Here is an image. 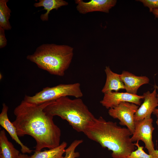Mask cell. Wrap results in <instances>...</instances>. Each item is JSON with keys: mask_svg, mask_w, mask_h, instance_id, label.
I'll return each mask as SVG.
<instances>
[{"mask_svg": "<svg viewBox=\"0 0 158 158\" xmlns=\"http://www.w3.org/2000/svg\"><path fill=\"white\" fill-rule=\"evenodd\" d=\"M52 101L37 104L23 100L14 109L16 119L12 123L18 135L33 138L36 142L35 151L52 149L60 144V129L54 123V116L44 111Z\"/></svg>", "mask_w": 158, "mask_h": 158, "instance_id": "cell-1", "label": "cell"}, {"mask_svg": "<svg viewBox=\"0 0 158 158\" xmlns=\"http://www.w3.org/2000/svg\"><path fill=\"white\" fill-rule=\"evenodd\" d=\"M83 133L102 147L112 151L113 158H124L136 147L131 140L132 134L127 128L118 126L116 122L107 121L102 116L90 122Z\"/></svg>", "mask_w": 158, "mask_h": 158, "instance_id": "cell-2", "label": "cell"}, {"mask_svg": "<svg viewBox=\"0 0 158 158\" xmlns=\"http://www.w3.org/2000/svg\"><path fill=\"white\" fill-rule=\"evenodd\" d=\"M73 51V48L68 45L44 44L38 47L26 58L50 74L62 77L69 67Z\"/></svg>", "mask_w": 158, "mask_h": 158, "instance_id": "cell-3", "label": "cell"}, {"mask_svg": "<svg viewBox=\"0 0 158 158\" xmlns=\"http://www.w3.org/2000/svg\"><path fill=\"white\" fill-rule=\"evenodd\" d=\"M47 114L66 120L76 131L84 133L95 117L80 98L63 97L53 101L44 109Z\"/></svg>", "mask_w": 158, "mask_h": 158, "instance_id": "cell-4", "label": "cell"}, {"mask_svg": "<svg viewBox=\"0 0 158 158\" xmlns=\"http://www.w3.org/2000/svg\"><path fill=\"white\" fill-rule=\"evenodd\" d=\"M68 96L76 98H80L83 96L79 83L61 84L53 87H47L33 96L25 95L23 100L30 103L39 104Z\"/></svg>", "mask_w": 158, "mask_h": 158, "instance_id": "cell-5", "label": "cell"}, {"mask_svg": "<svg viewBox=\"0 0 158 158\" xmlns=\"http://www.w3.org/2000/svg\"><path fill=\"white\" fill-rule=\"evenodd\" d=\"M139 107L135 104L124 102L109 109L108 112L111 117L118 120L121 125L126 126L133 134L135 127L134 116Z\"/></svg>", "mask_w": 158, "mask_h": 158, "instance_id": "cell-6", "label": "cell"}, {"mask_svg": "<svg viewBox=\"0 0 158 158\" xmlns=\"http://www.w3.org/2000/svg\"><path fill=\"white\" fill-rule=\"evenodd\" d=\"M151 117L135 121V130L131 137L132 142L141 140L145 144V148L151 155L155 150L152 140V133L154 128Z\"/></svg>", "mask_w": 158, "mask_h": 158, "instance_id": "cell-7", "label": "cell"}, {"mask_svg": "<svg viewBox=\"0 0 158 158\" xmlns=\"http://www.w3.org/2000/svg\"><path fill=\"white\" fill-rule=\"evenodd\" d=\"M103 98L100 102L102 105L107 109L113 108L124 102L133 103L138 106L141 105L143 95H138L127 92H111L104 94Z\"/></svg>", "mask_w": 158, "mask_h": 158, "instance_id": "cell-8", "label": "cell"}, {"mask_svg": "<svg viewBox=\"0 0 158 158\" xmlns=\"http://www.w3.org/2000/svg\"><path fill=\"white\" fill-rule=\"evenodd\" d=\"M116 0H92L85 2L82 0H75L76 9L81 14H85L94 11L108 13L117 3Z\"/></svg>", "mask_w": 158, "mask_h": 158, "instance_id": "cell-9", "label": "cell"}, {"mask_svg": "<svg viewBox=\"0 0 158 158\" xmlns=\"http://www.w3.org/2000/svg\"><path fill=\"white\" fill-rule=\"evenodd\" d=\"M157 95V89L155 88L152 92L148 91L143 94L144 101L135 114V121L151 117L152 114L157 107H158Z\"/></svg>", "mask_w": 158, "mask_h": 158, "instance_id": "cell-10", "label": "cell"}, {"mask_svg": "<svg viewBox=\"0 0 158 158\" xmlns=\"http://www.w3.org/2000/svg\"><path fill=\"white\" fill-rule=\"evenodd\" d=\"M123 83L126 92L136 95L139 88L142 85L149 83V79L146 76H137L126 71H123L119 74Z\"/></svg>", "mask_w": 158, "mask_h": 158, "instance_id": "cell-11", "label": "cell"}, {"mask_svg": "<svg viewBox=\"0 0 158 158\" xmlns=\"http://www.w3.org/2000/svg\"><path fill=\"white\" fill-rule=\"evenodd\" d=\"M8 109L7 105L3 103L1 111L0 114V125L7 131L12 138L20 146L22 153H31L32 150L24 145L19 139L15 127L8 118L7 114Z\"/></svg>", "mask_w": 158, "mask_h": 158, "instance_id": "cell-12", "label": "cell"}, {"mask_svg": "<svg viewBox=\"0 0 158 158\" xmlns=\"http://www.w3.org/2000/svg\"><path fill=\"white\" fill-rule=\"evenodd\" d=\"M106 75L105 84L102 92L104 93L118 91L121 89H125L123 83L121 80L119 74L113 72L109 66H106L104 69Z\"/></svg>", "mask_w": 158, "mask_h": 158, "instance_id": "cell-13", "label": "cell"}, {"mask_svg": "<svg viewBox=\"0 0 158 158\" xmlns=\"http://www.w3.org/2000/svg\"><path fill=\"white\" fill-rule=\"evenodd\" d=\"M20 154L8 139L4 130L0 131V158H18Z\"/></svg>", "mask_w": 158, "mask_h": 158, "instance_id": "cell-14", "label": "cell"}, {"mask_svg": "<svg viewBox=\"0 0 158 158\" xmlns=\"http://www.w3.org/2000/svg\"><path fill=\"white\" fill-rule=\"evenodd\" d=\"M68 4L67 2L63 0H39V2L34 4V6L35 7H44V9L47 11L40 15V18L42 21H47L49 20L50 11L53 9L57 10L61 7L67 6Z\"/></svg>", "mask_w": 158, "mask_h": 158, "instance_id": "cell-15", "label": "cell"}, {"mask_svg": "<svg viewBox=\"0 0 158 158\" xmlns=\"http://www.w3.org/2000/svg\"><path fill=\"white\" fill-rule=\"evenodd\" d=\"M67 146V142L63 141L56 147L43 151H35L29 158H64L63 155Z\"/></svg>", "mask_w": 158, "mask_h": 158, "instance_id": "cell-16", "label": "cell"}, {"mask_svg": "<svg viewBox=\"0 0 158 158\" xmlns=\"http://www.w3.org/2000/svg\"><path fill=\"white\" fill-rule=\"evenodd\" d=\"M8 0H0V27L5 30H11L12 26L9 21L11 10L8 6Z\"/></svg>", "mask_w": 158, "mask_h": 158, "instance_id": "cell-17", "label": "cell"}, {"mask_svg": "<svg viewBox=\"0 0 158 158\" xmlns=\"http://www.w3.org/2000/svg\"><path fill=\"white\" fill-rule=\"evenodd\" d=\"M82 140H75L65 150V155L64 158H76L80 155L78 152H75L76 148L83 143Z\"/></svg>", "mask_w": 158, "mask_h": 158, "instance_id": "cell-18", "label": "cell"}, {"mask_svg": "<svg viewBox=\"0 0 158 158\" xmlns=\"http://www.w3.org/2000/svg\"><path fill=\"white\" fill-rule=\"evenodd\" d=\"M138 142L139 141H137L134 143L137 149L124 158H153L151 155L146 153L144 151V147L140 146Z\"/></svg>", "mask_w": 158, "mask_h": 158, "instance_id": "cell-19", "label": "cell"}, {"mask_svg": "<svg viewBox=\"0 0 158 158\" xmlns=\"http://www.w3.org/2000/svg\"><path fill=\"white\" fill-rule=\"evenodd\" d=\"M145 7H147L150 11L152 12L153 9H158V0H139Z\"/></svg>", "mask_w": 158, "mask_h": 158, "instance_id": "cell-20", "label": "cell"}, {"mask_svg": "<svg viewBox=\"0 0 158 158\" xmlns=\"http://www.w3.org/2000/svg\"><path fill=\"white\" fill-rule=\"evenodd\" d=\"M5 30L0 27V48L6 47L7 44V40L5 37Z\"/></svg>", "mask_w": 158, "mask_h": 158, "instance_id": "cell-21", "label": "cell"}, {"mask_svg": "<svg viewBox=\"0 0 158 158\" xmlns=\"http://www.w3.org/2000/svg\"><path fill=\"white\" fill-rule=\"evenodd\" d=\"M151 155L153 158H158V150H155Z\"/></svg>", "mask_w": 158, "mask_h": 158, "instance_id": "cell-22", "label": "cell"}, {"mask_svg": "<svg viewBox=\"0 0 158 158\" xmlns=\"http://www.w3.org/2000/svg\"><path fill=\"white\" fill-rule=\"evenodd\" d=\"M152 12L156 18H158V9H155L153 10Z\"/></svg>", "mask_w": 158, "mask_h": 158, "instance_id": "cell-23", "label": "cell"}, {"mask_svg": "<svg viewBox=\"0 0 158 158\" xmlns=\"http://www.w3.org/2000/svg\"><path fill=\"white\" fill-rule=\"evenodd\" d=\"M30 156L25 154L20 153L18 158H29Z\"/></svg>", "mask_w": 158, "mask_h": 158, "instance_id": "cell-24", "label": "cell"}, {"mask_svg": "<svg viewBox=\"0 0 158 158\" xmlns=\"http://www.w3.org/2000/svg\"><path fill=\"white\" fill-rule=\"evenodd\" d=\"M158 102V97H157ZM153 114L155 115L158 114V108H156L154 111Z\"/></svg>", "mask_w": 158, "mask_h": 158, "instance_id": "cell-25", "label": "cell"}, {"mask_svg": "<svg viewBox=\"0 0 158 158\" xmlns=\"http://www.w3.org/2000/svg\"><path fill=\"white\" fill-rule=\"evenodd\" d=\"M156 115V117H157V118L156 121V123L157 125V127L158 128V114H157V115Z\"/></svg>", "mask_w": 158, "mask_h": 158, "instance_id": "cell-26", "label": "cell"}, {"mask_svg": "<svg viewBox=\"0 0 158 158\" xmlns=\"http://www.w3.org/2000/svg\"><path fill=\"white\" fill-rule=\"evenodd\" d=\"M154 88H156V89H157L158 90V86H157L156 85H155L154 86ZM157 97H158V94H157Z\"/></svg>", "mask_w": 158, "mask_h": 158, "instance_id": "cell-27", "label": "cell"}, {"mask_svg": "<svg viewBox=\"0 0 158 158\" xmlns=\"http://www.w3.org/2000/svg\"><path fill=\"white\" fill-rule=\"evenodd\" d=\"M2 78V75L1 74H0V79H1Z\"/></svg>", "mask_w": 158, "mask_h": 158, "instance_id": "cell-28", "label": "cell"}]
</instances>
